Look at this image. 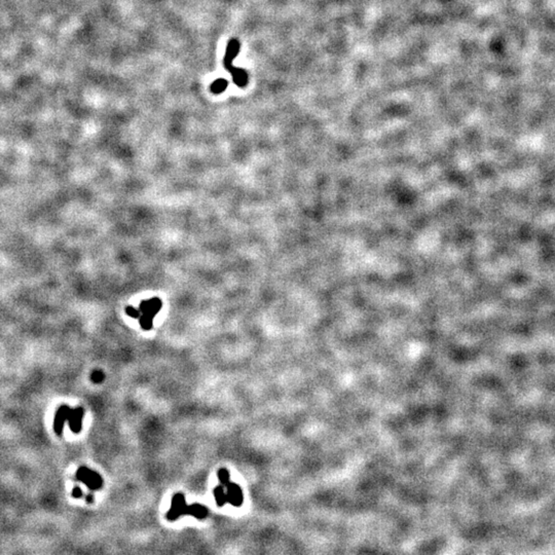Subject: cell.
Listing matches in <instances>:
<instances>
[{"label": "cell", "mask_w": 555, "mask_h": 555, "mask_svg": "<svg viewBox=\"0 0 555 555\" xmlns=\"http://www.w3.org/2000/svg\"><path fill=\"white\" fill-rule=\"evenodd\" d=\"M72 496H73V498H75V499L81 498V496H82L81 489H80L78 486H75V487L73 488V490H72Z\"/></svg>", "instance_id": "4fadbf2b"}, {"label": "cell", "mask_w": 555, "mask_h": 555, "mask_svg": "<svg viewBox=\"0 0 555 555\" xmlns=\"http://www.w3.org/2000/svg\"><path fill=\"white\" fill-rule=\"evenodd\" d=\"M217 476H218V479L220 481V483L224 486H226L229 482H230V475H229V472L228 470L224 469V468H221L218 470L217 472Z\"/></svg>", "instance_id": "30bf717a"}, {"label": "cell", "mask_w": 555, "mask_h": 555, "mask_svg": "<svg viewBox=\"0 0 555 555\" xmlns=\"http://www.w3.org/2000/svg\"><path fill=\"white\" fill-rule=\"evenodd\" d=\"M224 485H218L214 488V498L215 502L218 507H223L227 503V497H226V490L224 488Z\"/></svg>", "instance_id": "ba28073f"}, {"label": "cell", "mask_w": 555, "mask_h": 555, "mask_svg": "<svg viewBox=\"0 0 555 555\" xmlns=\"http://www.w3.org/2000/svg\"><path fill=\"white\" fill-rule=\"evenodd\" d=\"M225 487L227 503H229L233 507H241L244 502V495L242 488L238 484L231 482H229Z\"/></svg>", "instance_id": "277c9868"}, {"label": "cell", "mask_w": 555, "mask_h": 555, "mask_svg": "<svg viewBox=\"0 0 555 555\" xmlns=\"http://www.w3.org/2000/svg\"><path fill=\"white\" fill-rule=\"evenodd\" d=\"M87 502H88V503H91V504L94 503V502H95L94 496H93V495H88V496H87Z\"/></svg>", "instance_id": "5bb4252c"}, {"label": "cell", "mask_w": 555, "mask_h": 555, "mask_svg": "<svg viewBox=\"0 0 555 555\" xmlns=\"http://www.w3.org/2000/svg\"><path fill=\"white\" fill-rule=\"evenodd\" d=\"M187 507L185 497L182 494H176L174 495L172 499L171 509L167 512L166 518L170 521H175L182 515H186L187 513Z\"/></svg>", "instance_id": "7a4b0ae2"}, {"label": "cell", "mask_w": 555, "mask_h": 555, "mask_svg": "<svg viewBox=\"0 0 555 555\" xmlns=\"http://www.w3.org/2000/svg\"><path fill=\"white\" fill-rule=\"evenodd\" d=\"M84 415V411L82 407H76L74 409L70 410L69 416H68V424L71 429V431L75 434L80 433L82 428V419Z\"/></svg>", "instance_id": "3957f363"}, {"label": "cell", "mask_w": 555, "mask_h": 555, "mask_svg": "<svg viewBox=\"0 0 555 555\" xmlns=\"http://www.w3.org/2000/svg\"><path fill=\"white\" fill-rule=\"evenodd\" d=\"M139 321H140V325L144 330H151L154 326V317L148 315L142 314V316L139 318Z\"/></svg>", "instance_id": "9c48e42d"}, {"label": "cell", "mask_w": 555, "mask_h": 555, "mask_svg": "<svg viewBox=\"0 0 555 555\" xmlns=\"http://www.w3.org/2000/svg\"><path fill=\"white\" fill-rule=\"evenodd\" d=\"M161 308H162V302L159 298H154V300H150V301H145L141 303L140 312L144 315H148L155 318V316L159 313Z\"/></svg>", "instance_id": "8992f818"}, {"label": "cell", "mask_w": 555, "mask_h": 555, "mask_svg": "<svg viewBox=\"0 0 555 555\" xmlns=\"http://www.w3.org/2000/svg\"><path fill=\"white\" fill-rule=\"evenodd\" d=\"M125 312H126V314H127L130 317L135 318V319H139V318H140V316H141V315H140V313H141L140 310L138 311V310H136V309H134V308H132V307L125 308Z\"/></svg>", "instance_id": "7c38bea8"}, {"label": "cell", "mask_w": 555, "mask_h": 555, "mask_svg": "<svg viewBox=\"0 0 555 555\" xmlns=\"http://www.w3.org/2000/svg\"><path fill=\"white\" fill-rule=\"evenodd\" d=\"M76 478L84 483L92 490H99L102 488L104 480L99 473L87 468L80 467L76 472Z\"/></svg>", "instance_id": "6da1fadb"}, {"label": "cell", "mask_w": 555, "mask_h": 555, "mask_svg": "<svg viewBox=\"0 0 555 555\" xmlns=\"http://www.w3.org/2000/svg\"><path fill=\"white\" fill-rule=\"evenodd\" d=\"M70 410L71 408L67 405H63L58 409L55 415V421H54V430L57 435H62L63 429H64V423L68 420Z\"/></svg>", "instance_id": "5b68a950"}, {"label": "cell", "mask_w": 555, "mask_h": 555, "mask_svg": "<svg viewBox=\"0 0 555 555\" xmlns=\"http://www.w3.org/2000/svg\"><path fill=\"white\" fill-rule=\"evenodd\" d=\"M208 514H209V511H208L207 507L204 506V505L196 503V504L188 505V507H187L186 515L194 516L197 519H205L208 516Z\"/></svg>", "instance_id": "52a82bcc"}, {"label": "cell", "mask_w": 555, "mask_h": 555, "mask_svg": "<svg viewBox=\"0 0 555 555\" xmlns=\"http://www.w3.org/2000/svg\"><path fill=\"white\" fill-rule=\"evenodd\" d=\"M91 379L95 383H101L105 379V374L101 370H94L91 374Z\"/></svg>", "instance_id": "8fae6325"}]
</instances>
